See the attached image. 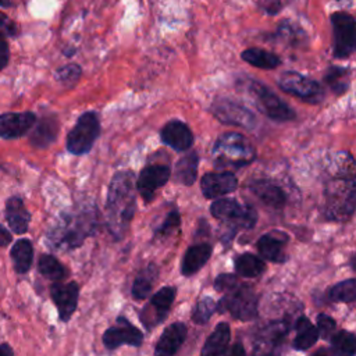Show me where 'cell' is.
<instances>
[{
    "label": "cell",
    "mask_w": 356,
    "mask_h": 356,
    "mask_svg": "<svg viewBox=\"0 0 356 356\" xmlns=\"http://www.w3.org/2000/svg\"><path fill=\"white\" fill-rule=\"evenodd\" d=\"M159 277V268L154 263H149L135 278L131 288V295L135 300H143L149 296Z\"/></svg>",
    "instance_id": "83f0119b"
},
{
    "label": "cell",
    "mask_w": 356,
    "mask_h": 356,
    "mask_svg": "<svg viewBox=\"0 0 356 356\" xmlns=\"http://www.w3.org/2000/svg\"><path fill=\"white\" fill-rule=\"evenodd\" d=\"M197 165H199V156L196 152H189L185 156H182L175 163V171H174L175 181L185 186L193 185L197 178Z\"/></svg>",
    "instance_id": "f1b7e54d"
},
{
    "label": "cell",
    "mask_w": 356,
    "mask_h": 356,
    "mask_svg": "<svg viewBox=\"0 0 356 356\" xmlns=\"http://www.w3.org/2000/svg\"><path fill=\"white\" fill-rule=\"evenodd\" d=\"M161 142L177 152L189 150L193 145V134L191 128L181 120L168 121L160 131Z\"/></svg>",
    "instance_id": "ac0fdd59"
},
{
    "label": "cell",
    "mask_w": 356,
    "mask_h": 356,
    "mask_svg": "<svg viewBox=\"0 0 356 356\" xmlns=\"http://www.w3.org/2000/svg\"><path fill=\"white\" fill-rule=\"evenodd\" d=\"M181 225V214L177 209L171 210L165 218L163 220V222L154 228V238H164L171 235L174 231L179 229Z\"/></svg>",
    "instance_id": "74e56055"
},
{
    "label": "cell",
    "mask_w": 356,
    "mask_h": 356,
    "mask_svg": "<svg viewBox=\"0 0 356 356\" xmlns=\"http://www.w3.org/2000/svg\"><path fill=\"white\" fill-rule=\"evenodd\" d=\"M229 353L232 356H236V355H245V348L242 346L241 342H236L231 349H229Z\"/></svg>",
    "instance_id": "bcb514c9"
},
{
    "label": "cell",
    "mask_w": 356,
    "mask_h": 356,
    "mask_svg": "<svg viewBox=\"0 0 356 356\" xmlns=\"http://www.w3.org/2000/svg\"><path fill=\"white\" fill-rule=\"evenodd\" d=\"M50 296L58 310V317L61 321L67 323L78 306L79 286L76 282H60L56 281L50 286Z\"/></svg>",
    "instance_id": "2e32d148"
},
{
    "label": "cell",
    "mask_w": 356,
    "mask_h": 356,
    "mask_svg": "<svg viewBox=\"0 0 356 356\" xmlns=\"http://www.w3.org/2000/svg\"><path fill=\"white\" fill-rule=\"evenodd\" d=\"M328 339L331 341V346L337 353L350 355V356L356 353V337L353 332L341 330L335 334L332 332V335Z\"/></svg>",
    "instance_id": "d590c367"
},
{
    "label": "cell",
    "mask_w": 356,
    "mask_h": 356,
    "mask_svg": "<svg viewBox=\"0 0 356 356\" xmlns=\"http://www.w3.org/2000/svg\"><path fill=\"white\" fill-rule=\"evenodd\" d=\"M261 8L268 15H277L282 10L281 0H261Z\"/></svg>",
    "instance_id": "7bdbcfd3"
},
{
    "label": "cell",
    "mask_w": 356,
    "mask_h": 356,
    "mask_svg": "<svg viewBox=\"0 0 356 356\" xmlns=\"http://www.w3.org/2000/svg\"><path fill=\"white\" fill-rule=\"evenodd\" d=\"M217 310V303L211 296H202L192 313V321L195 324H206L211 316L214 314V312Z\"/></svg>",
    "instance_id": "8d00e7d4"
},
{
    "label": "cell",
    "mask_w": 356,
    "mask_h": 356,
    "mask_svg": "<svg viewBox=\"0 0 356 356\" xmlns=\"http://www.w3.org/2000/svg\"><path fill=\"white\" fill-rule=\"evenodd\" d=\"M8 58H10L8 43L4 40V38H0V70H3L8 64Z\"/></svg>",
    "instance_id": "ee69618b"
},
{
    "label": "cell",
    "mask_w": 356,
    "mask_h": 356,
    "mask_svg": "<svg viewBox=\"0 0 356 356\" xmlns=\"http://www.w3.org/2000/svg\"><path fill=\"white\" fill-rule=\"evenodd\" d=\"M14 350L7 345V343H1L0 345V355L1 356H6V355H13Z\"/></svg>",
    "instance_id": "7dc6e473"
},
{
    "label": "cell",
    "mask_w": 356,
    "mask_h": 356,
    "mask_svg": "<svg viewBox=\"0 0 356 356\" xmlns=\"http://www.w3.org/2000/svg\"><path fill=\"white\" fill-rule=\"evenodd\" d=\"M102 341L108 350H114L122 345L139 348L143 342V334L127 317L118 316L115 324L104 331Z\"/></svg>",
    "instance_id": "5bb4252c"
},
{
    "label": "cell",
    "mask_w": 356,
    "mask_h": 356,
    "mask_svg": "<svg viewBox=\"0 0 356 356\" xmlns=\"http://www.w3.org/2000/svg\"><path fill=\"white\" fill-rule=\"evenodd\" d=\"M100 135V121L95 111H85L81 114L74 125V128L67 135L65 146L67 150L75 156L86 154L96 139Z\"/></svg>",
    "instance_id": "52a82bcc"
},
{
    "label": "cell",
    "mask_w": 356,
    "mask_h": 356,
    "mask_svg": "<svg viewBox=\"0 0 356 356\" xmlns=\"http://www.w3.org/2000/svg\"><path fill=\"white\" fill-rule=\"evenodd\" d=\"M188 335V327L182 321H175L167 325L154 346V355L171 356L175 355Z\"/></svg>",
    "instance_id": "ffe728a7"
},
{
    "label": "cell",
    "mask_w": 356,
    "mask_h": 356,
    "mask_svg": "<svg viewBox=\"0 0 356 356\" xmlns=\"http://www.w3.org/2000/svg\"><path fill=\"white\" fill-rule=\"evenodd\" d=\"M38 270L43 277L51 281H63L68 275V270L64 264L51 254H42L39 257Z\"/></svg>",
    "instance_id": "836d02e7"
},
{
    "label": "cell",
    "mask_w": 356,
    "mask_h": 356,
    "mask_svg": "<svg viewBox=\"0 0 356 356\" xmlns=\"http://www.w3.org/2000/svg\"><path fill=\"white\" fill-rule=\"evenodd\" d=\"M291 317H282L264 324L254 335V352L277 353L284 343L286 334L291 331Z\"/></svg>",
    "instance_id": "4fadbf2b"
},
{
    "label": "cell",
    "mask_w": 356,
    "mask_h": 356,
    "mask_svg": "<svg viewBox=\"0 0 356 356\" xmlns=\"http://www.w3.org/2000/svg\"><path fill=\"white\" fill-rule=\"evenodd\" d=\"M328 298L332 302L352 303L356 299V280L349 278L332 285L328 289Z\"/></svg>",
    "instance_id": "e575fe53"
},
{
    "label": "cell",
    "mask_w": 356,
    "mask_h": 356,
    "mask_svg": "<svg viewBox=\"0 0 356 356\" xmlns=\"http://www.w3.org/2000/svg\"><path fill=\"white\" fill-rule=\"evenodd\" d=\"M231 341V330L228 323H218L216 328L211 331L209 338L206 339L200 353L203 356H214V355H224L228 350Z\"/></svg>",
    "instance_id": "d4e9b609"
},
{
    "label": "cell",
    "mask_w": 356,
    "mask_h": 356,
    "mask_svg": "<svg viewBox=\"0 0 356 356\" xmlns=\"http://www.w3.org/2000/svg\"><path fill=\"white\" fill-rule=\"evenodd\" d=\"M0 6H3V7H10V6H11V0H0Z\"/></svg>",
    "instance_id": "c3c4849f"
},
{
    "label": "cell",
    "mask_w": 356,
    "mask_h": 356,
    "mask_svg": "<svg viewBox=\"0 0 356 356\" xmlns=\"http://www.w3.org/2000/svg\"><path fill=\"white\" fill-rule=\"evenodd\" d=\"M6 218L13 232L25 234L29 227L31 213L18 196H11L6 203Z\"/></svg>",
    "instance_id": "cb8c5ba5"
},
{
    "label": "cell",
    "mask_w": 356,
    "mask_h": 356,
    "mask_svg": "<svg viewBox=\"0 0 356 356\" xmlns=\"http://www.w3.org/2000/svg\"><path fill=\"white\" fill-rule=\"evenodd\" d=\"M234 264H235L236 274L241 277H245V278L259 277L266 270L264 260L253 253H249V252L238 254L234 260Z\"/></svg>",
    "instance_id": "4dcf8cb0"
},
{
    "label": "cell",
    "mask_w": 356,
    "mask_h": 356,
    "mask_svg": "<svg viewBox=\"0 0 356 356\" xmlns=\"http://www.w3.org/2000/svg\"><path fill=\"white\" fill-rule=\"evenodd\" d=\"M99 227V211L95 204H85L65 211L49 229L46 241L53 250H72L93 235Z\"/></svg>",
    "instance_id": "7a4b0ae2"
},
{
    "label": "cell",
    "mask_w": 356,
    "mask_h": 356,
    "mask_svg": "<svg viewBox=\"0 0 356 356\" xmlns=\"http://www.w3.org/2000/svg\"><path fill=\"white\" fill-rule=\"evenodd\" d=\"M210 213L214 218L222 221L229 229L222 235L221 241L228 243L238 229L253 228L257 222V213L249 204H241L235 199H218L210 204Z\"/></svg>",
    "instance_id": "277c9868"
},
{
    "label": "cell",
    "mask_w": 356,
    "mask_h": 356,
    "mask_svg": "<svg viewBox=\"0 0 356 356\" xmlns=\"http://www.w3.org/2000/svg\"><path fill=\"white\" fill-rule=\"evenodd\" d=\"M317 331H318V335H321L324 339H328L331 335H332V332L335 331V327H337V321L331 317V316H328V314H325V313H320V314H317Z\"/></svg>",
    "instance_id": "ab89813d"
},
{
    "label": "cell",
    "mask_w": 356,
    "mask_h": 356,
    "mask_svg": "<svg viewBox=\"0 0 356 356\" xmlns=\"http://www.w3.org/2000/svg\"><path fill=\"white\" fill-rule=\"evenodd\" d=\"M325 217L328 220L346 221L355 210V177L341 175L331 181L325 189Z\"/></svg>",
    "instance_id": "5b68a950"
},
{
    "label": "cell",
    "mask_w": 356,
    "mask_h": 356,
    "mask_svg": "<svg viewBox=\"0 0 356 356\" xmlns=\"http://www.w3.org/2000/svg\"><path fill=\"white\" fill-rule=\"evenodd\" d=\"M10 254H11L14 268L18 274H25L31 268V264L33 260V248L31 241L28 239L17 241L13 245Z\"/></svg>",
    "instance_id": "1f68e13d"
},
{
    "label": "cell",
    "mask_w": 356,
    "mask_h": 356,
    "mask_svg": "<svg viewBox=\"0 0 356 356\" xmlns=\"http://www.w3.org/2000/svg\"><path fill=\"white\" fill-rule=\"evenodd\" d=\"M11 234L0 225V246H7L10 242H11Z\"/></svg>",
    "instance_id": "f6af8a7d"
},
{
    "label": "cell",
    "mask_w": 356,
    "mask_h": 356,
    "mask_svg": "<svg viewBox=\"0 0 356 356\" xmlns=\"http://www.w3.org/2000/svg\"><path fill=\"white\" fill-rule=\"evenodd\" d=\"M213 252V245L207 242L195 243L189 246L181 261V273L185 277H189L197 273L210 259Z\"/></svg>",
    "instance_id": "603a6c76"
},
{
    "label": "cell",
    "mask_w": 356,
    "mask_h": 356,
    "mask_svg": "<svg viewBox=\"0 0 356 356\" xmlns=\"http://www.w3.org/2000/svg\"><path fill=\"white\" fill-rule=\"evenodd\" d=\"M277 83L281 90L285 93L293 95L305 102L317 103L323 99V89L320 83L310 76H306L296 71H285L277 79Z\"/></svg>",
    "instance_id": "8fae6325"
},
{
    "label": "cell",
    "mask_w": 356,
    "mask_h": 356,
    "mask_svg": "<svg viewBox=\"0 0 356 356\" xmlns=\"http://www.w3.org/2000/svg\"><path fill=\"white\" fill-rule=\"evenodd\" d=\"M248 92L253 97L256 107L270 120L277 122H286V121H292L296 117L293 108L289 104H286L284 100H281L266 85L257 81H250V85L248 86Z\"/></svg>",
    "instance_id": "ba28073f"
},
{
    "label": "cell",
    "mask_w": 356,
    "mask_h": 356,
    "mask_svg": "<svg viewBox=\"0 0 356 356\" xmlns=\"http://www.w3.org/2000/svg\"><path fill=\"white\" fill-rule=\"evenodd\" d=\"M36 122V115L31 111L6 113L0 115V136L15 139L25 135Z\"/></svg>",
    "instance_id": "44dd1931"
},
{
    "label": "cell",
    "mask_w": 356,
    "mask_h": 356,
    "mask_svg": "<svg viewBox=\"0 0 356 356\" xmlns=\"http://www.w3.org/2000/svg\"><path fill=\"white\" fill-rule=\"evenodd\" d=\"M295 338L292 341V348L295 350H307L318 339L317 328L310 323L306 316H299L295 323Z\"/></svg>",
    "instance_id": "4316f807"
},
{
    "label": "cell",
    "mask_w": 356,
    "mask_h": 356,
    "mask_svg": "<svg viewBox=\"0 0 356 356\" xmlns=\"http://www.w3.org/2000/svg\"><path fill=\"white\" fill-rule=\"evenodd\" d=\"M175 296V286H163L142 307V310L139 312V320L147 331H152L167 318Z\"/></svg>",
    "instance_id": "30bf717a"
},
{
    "label": "cell",
    "mask_w": 356,
    "mask_h": 356,
    "mask_svg": "<svg viewBox=\"0 0 356 356\" xmlns=\"http://www.w3.org/2000/svg\"><path fill=\"white\" fill-rule=\"evenodd\" d=\"M210 111L222 124L236 125L246 129H253L256 127L254 114L239 102L228 97L216 99L210 106Z\"/></svg>",
    "instance_id": "7c38bea8"
},
{
    "label": "cell",
    "mask_w": 356,
    "mask_h": 356,
    "mask_svg": "<svg viewBox=\"0 0 356 356\" xmlns=\"http://www.w3.org/2000/svg\"><path fill=\"white\" fill-rule=\"evenodd\" d=\"M238 282H239V280L235 274H231V273L218 274L214 280V289L217 292H225V291L231 289L232 286H235Z\"/></svg>",
    "instance_id": "60d3db41"
},
{
    "label": "cell",
    "mask_w": 356,
    "mask_h": 356,
    "mask_svg": "<svg viewBox=\"0 0 356 356\" xmlns=\"http://www.w3.org/2000/svg\"><path fill=\"white\" fill-rule=\"evenodd\" d=\"M58 129V120L54 115H46L36 124L31 135V143L36 147H46L56 140Z\"/></svg>",
    "instance_id": "484cf974"
},
{
    "label": "cell",
    "mask_w": 356,
    "mask_h": 356,
    "mask_svg": "<svg viewBox=\"0 0 356 356\" xmlns=\"http://www.w3.org/2000/svg\"><path fill=\"white\" fill-rule=\"evenodd\" d=\"M324 82L335 95H342L350 83V70L341 65H330L324 74Z\"/></svg>",
    "instance_id": "d6a6232c"
},
{
    "label": "cell",
    "mask_w": 356,
    "mask_h": 356,
    "mask_svg": "<svg viewBox=\"0 0 356 356\" xmlns=\"http://www.w3.org/2000/svg\"><path fill=\"white\" fill-rule=\"evenodd\" d=\"M256 159L252 142L238 132H227L217 138L211 147V160L217 170H239Z\"/></svg>",
    "instance_id": "3957f363"
},
{
    "label": "cell",
    "mask_w": 356,
    "mask_h": 356,
    "mask_svg": "<svg viewBox=\"0 0 356 356\" xmlns=\"http://www.w3.org/2000/svg\"><path fill=\"white\" fill-rule=\"evenodd\" d=\"M332 28V56L348 58L356 49V22L346 11H335L330 17Z\"/></svg>",
    "instance_id": "9c48e42d"
},
{
    "label": "cell",
    "mask_w": 356,
    "mask_h": 356,
    "mask_svg": "<svg viewBox=\"0 0 356 356\" xmlns=\"http://www.w3.org/2000/svg\"><path fill=\"white\" fill-rule=\"evenodd\" d=\"M288 241V234L282 231H270L257 239L256 248L263 259L273 263H284L286 260L285 246Z\"/></svg>",
    "instance_id": "d6986e66"
},
{
    "label": "cell",
    "mask_w": 356,
    "mask_h": 356,
    "mask_svg": "<svg viewBox=\"0 0 356 356\" xmlns=\"http://www.w3.org/2000/svg\"><path fill=\"white\" fill-rule=\"evenodd\" d=\"M238 188V178L231 171L207 172L200 179V189L206 199H218Z\"/></svg>",
    "instance_id": "e0dca14e"
},
{
    "label": "cell",
    "mask_w": 356,
    "mask_h": 356,
    "mask_svg": "<svg viewBox=\"0 0 356 356\" xmlns=\"http://www.w3.org/2000/svg\"><path fill=\"white\" fill-rule=\"evenodd\" d=\"M217 310L228 312L235 320L252 321L259 313V298L252 285L238 282L224 292V296L217 303Z\"/></svg>",
    "instance_id": "8992f818"
},
{
    "label": "cell",
    "mask_w": 356,
    "mask_h": 356,
    "mask_svg": "<svg viewBox=\"0 0 356 356\" xmlns=\"http://www.w3.org/2000/svg\"><path fill=\"white\" fill-rule=\"evenodd\" d=\"M248 186L261 203L271 209H282L286 204L288 197L284 189L268 179H253Z\"/></svg>",
    "instance_id": "7402d4cb"
},
{
    "label": "cell",
    "mask_w": 356,
    "mask_h": 356,
    "mask_svg": "<svg viewBox=\"0 0 356 356\" xmlns=\"http://www.w3.org/2000/svg\"><path fill=\"white\" fill-rule=\"evenodd\" d=\"M81 74H82V70L78 64H67L56 71V78L64 86L71 88L78 82V79L81 78Z\"/></svg>",
    "instance_id": "f35d334b"
},
{
    "label": "cell",
    "mask_w": 356,
    "mask_h": 356,
    "mask_svg": "<svg viewBox=\"0 0 356 356\" xmlns=\"http://www.w3.org/2000/svg\"><path fill=\"white\" fill-rule=\"evenodd\" d=\"M241 57L248 64L261 70H274L281 64L280 56L260 47H249L241 53Z\"/></svg>",
    "instance_id": "f546056e"
},
{
    "label": "cell",
    "mask_w": 356,
    "mask_h": 356,
    "mask_svg": "<svg viewBox=\"0 0 356 356\" xmlns=\"http://www.w3.org/2000/svg\"><path fill=\"white\" fill-rule=\"evenodd\" d=\"M17 33H18L17 24L10 17H7L4 13L0 11V38L15 36Z\"/></svg>",
    "instance_id": "b9f144b4"
},
{
    "label": "cell",
    "mask_w": 356,
    "mask_h": 356,
    "mask_svg": "<svg viewBox=\"0 0 356 356\" xmlns=\"http://www.w3.org/2000/svg\"><path fill=\"white\" fill-rule=\"evenodd\" d=\"M134 178L135 174L131 170L118 171L113 175L108 185L106 199V227L115 241L124 238L136 210Z\"/></svg>",
    "instance_id": "6da1fadb"
},
{
    "label": "cell",
    "mask_w": 356,
    "mask_h": 356,
    "mask_svg": "<svg viewBox=\"0 0 356 356\" xmlns=\"http://www.w3.org/2000/svg\"><path fill=\"white\" fill-rule=\"evenodd\" d=\"M171 177V168L167 164H150L142 168L136 178V189L142 199L149 203L153 200L159 188L167 184Z\"/></svg>",
    "instance_id": "9a60e30c"
}]
</instances>
